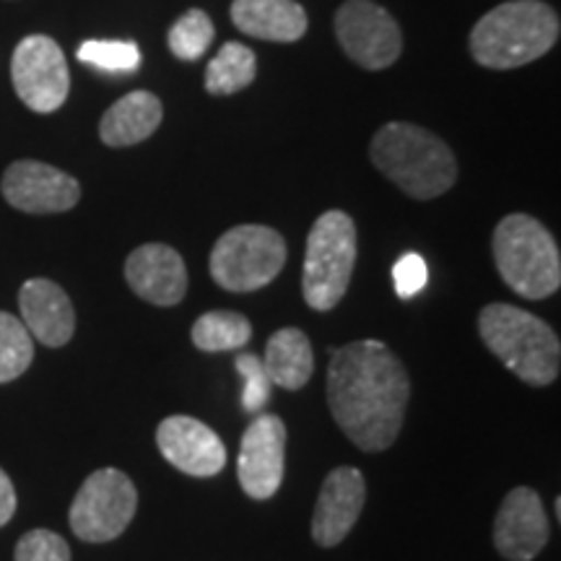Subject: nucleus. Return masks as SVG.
<instances>
[{
    "mask_svg": "<svg viewBox=\"0 0 561 561\" xmlns=\"http://www.w3.org/2000/svg\"><path fill=\"white\" fill-rule=\"evenodd\" d=\"M496 271L512 291L525 299H546L561 286V255L557 240L541 221L528 214H510L496 224Z\"/></svg>",
    "mask_w": 561,
    "mask_h": 561,
    "instance_id": "39448f33",
    "label": "nucleus"
},
{
    "mask_svg": "<svg viewBox=\"0 0 561 561\" xmlns=\"http://www.w3.org/2000/svg\"><path fill=\"white\" fill-rule=\"evenodd\" d=\"M191 339L193 346L203 351V354L240 351L252 339V325L242 312L210 310L195 320Z\"/></svg>",
    "mask_w": 561,
    "mask_h": 561,
    "instance_id": "412c9836",
    "label": "nucleus"
},
{
    "mask_svg": "<svg viewBox=\"0 0 561 561\" xmlns=\"http://www.w3.org/2000/svg\"><path fill=\"white\" fill-rule=\"evenodd\" d=\"M335 37L343 53L367 70L390 68L403 53L398 21L371 0H346L335 13Z\"/></svg>",
    "mask_w": 561,
    "mask_h": 561,
    "instance_id": "9d476101",
    "label": "nucleus"
},
{
    "mask_svg": "<svg viewBox=\"0 0 561 561\" xmlns=\"http://www.w3.org/2000/svg\"><path fill=\"white\" fill-rule=\"evenodd\" d=\"M11 81L19 100L32 112L50 115L60 110L70 91V70L60 45L47 34H30L11 58Z\"/></svg>",
    "mask_w": 561,
    "mask_h": 561,
    "instance_id": "1a4fd4ad",
    "label": "nucleus"
},
{
    "mask_svg": "<svg viewBox=\"0 0 561 561\" xmlns=\"http://www.w3.org/2000/svg\"><path fill=\"white\" fill-rule=\"evenodd\" d=\"M286 265V242L263 224H240L216 240L210 250V278L227 291L250 294L268 286Z\"/></svg>",
    "mask_w": 561,
    "mask_h": 561,
    "instance_id": "0eeeda50",
    "label": "nucleus"
},
{
    "mask_svg": "<svg viewBox=\"0 0 561 561\" xmlns=\"http://www.w3.org/2000/svg\"><path fill=\"white\" fill-rule=\"evenodd\" d=\"M369 157L385 178L416 201L439 198L458 180V161L450 146L413 123L382 125L371 138Z\"/></svg>",
    "mask_w": 561,
    "mask_h": 561,
    "instance_id": "f03ea898",
    "label": "nucleus"
},
{
    "mask_svg": "<svg viewBox=\"0 0 561 561\" xmlns=\"http://www.w3.org/2000/svg\"><path fill=\"white\" fill-rule=\"evenodd\" d=\"M356 265V224L343 210H325L307 237L301 294L318 312H331L346 297Z\"/></svg>",
    "mask_w": 561,
    "mask_h": 561,
    "instance_id": "423d86ee",
    "label": "nucleus"
},
{
    "mask_svg": "<svg viewBox=\"0 0 561 561\" xmlns=\"http://www.w3.org/2000/svg\"><path fill=\"white\" fill-rule=\"evenodd\" d=\"M286 424L276 413H257L242 434L237 479L250 500L265 502L280 489L286 466Z\"/></svg>",
    "mask_w": 561,
    "mask_h": 561,
    "instance_id": "9b49d317",
    "label": "nucleus"
},
{
    "mask_svg": "<svg viewBox=\"0 0 561 561\" xmlns=\"http://www.w3.org/2000/svg\"><path fill=\"white\" fill-rule=\"evenodd\" d=\"M125 280L136 297L157 307H174L187 294V268L170 244H140L125 261Z\"/></svg>",
    "mask_w": 561,
    "mask_h": 561,
    "instance_id": "dca6fc26",
    "label": "nucleus"
},
{
    "mask_svg": "<svg viewBox=\"0 0 561 561\" xmlns=\"http://www.w3.org/2000/svg\"><path fill=\"white\" fill-rule=\"evenodd\" d=\"M257 76V58L242 42H227L206 68V91L216 96L248 89Z\"/></svg>",
    "mask_w": 561,
    "mask_h": 561,
    "instance_id": "4be33fe9",
    "label": "nucleus"
},
{
    "mask_svg": "<svg viewBox=\"0 0 561 561\" xmlns=\"http://www.w3.org/2000/svg\"><path fill=\"white\" fill-rule=\"evenodd\" d=\"M559 39V16L541 0H510L476 21L468 47L483 68L512 70L543 58Z\"/></svg>",
    "mask_w": 561,
    "mask_h": 561,
    "instance_id": "7ed1b4c3",
    "label": "nucleus"
},
{
    "mask_svg": "<svg viewBox=\"0 0 561 561\" xmlns=\"http://www.w3.org/2000/svg\"><path fill=\"white\" fill-rule=\"evenodd\" d=\"M0 193L24 214H66L81 201L79 180L45 161L21 159L5 170Z\"/></svg>",
    "mask_w": 561,
    "mask_h": 561,
    "instance_id": "f8f14e48",
    "label": "nucleus"
},
{
    "mask_svg": "<svg viewBox=\"0 0 561 561\" xmlns=\"http://www.w3.org/2000/svg\"><path fill=\"white\" fill-rule=\"evenodd\" d=\"M13 515H16V489H13L9 473L0 468V528L9 525Z\"/></svg>",
    "mask_w": 561,
    "mask_h": 561,
    "instance_id": "c85d7f7f",
    "label": "nucleus"
},
{
    "mask_svg": "<svg viewBox=\"0 0 561 561\" xmlns=\"http://www.w3.org/2000/svg\"><path fill=\"white\" fill-rule=\"evenodd\" d=\"M13 561H70V546L58 533L37 528L19 538Z\"/></svg>",
    "mask_w": 561,
    "mask_h": 561,
    "instance_id": "a878e982",
    "label": "nucleus"
},
{
    "mask_svg": "<svg viewBox=\"0 0 561 561\" xmlns=\"http://www.w3.org/2000/svg\"><path fill=\"white\" fill-rule=\"evenodd\" d=\"M157 447L164 460L193 479H210L227 466V447L203 421L174 413L157 426Z\"/></svg>",
    "mask_w": 561,
    "mask_h": 561,
    "instance_id": "ddd939ff",
    "label": "nucleus"
},
{
    "mask_svg": "<svg viewBox=\"0 0 561 561\" xmlns=\"http://www.w3.org/2000/svg\"><path fill=\"white\" fill-rule=\"evenodd\" d=\"M331 354L325 392L335 424L359 450L385 453L403 430L409 371L382 341H354Z\"/></svg>",
    "mask_w": 561,
    "mask_h": 561,
    "instance_id": "f257e3e1",
    "label": "nucleus"
},
{
    "mask_svg": "<svg viewBox=\"0 0 561 561\" xmlns=\"http://www.w3.org/2000/svg\"><path fill=\"white\" fill-rule=\"evenodd\" d=\"M392 280H396V291L401 299H411L430 284V268L426 261L416 252H405V255L392 265Z\"/></svg>",
    "mask_w": 561,
    "mask_h": 561,
    "instance_id": "cd10ccee",
    "label": "nucleus"
},
{
    "mask_svg": "<svg viewBox=\"0 0 561 561\" xmlns=\"http://www.w3.org/2000/svg\"><path fill=\"white\" fill-rule=\"evenodd\" d=\"M214 37H216V30L208 13L201 9H191L174 21L167 42H170V50L174 58L193 62L206 55Z\"/></svg>",
    "mask_w": 561,
    "mask_h": 561,
    "instance_id": "b1692460",
    "label": "nucleus"
},
{
    "mask_svg": "<svg viewBox=\"0 0 561 561\" xmlns=\"http://www.w3.org/2000/svg\"><path fill=\"white\" fill-rule=\"evenodd\" d=\"M479 333L491 354L530 388L557 382L561 343L551 325L520 307L494 301L479 314Z\"/></svg>",
    "mask_w": 561,
    "mask_h": 561,
    "instance_id": "20e7f679",
    "label": "nucleus"
},
{
    "mask_svg": "<svg viewBox=\"0 0 561 561\" xmlns=\"http://www.w3.org/2000/svg\"><path fill=\"white\" fill-rule=\"evenodd\" d=\"M21 322L42 346L60 348L73 339L76 312L68 294L50 278H30L19 289Z\"/></svg>",
    "mask_w": 561,
    "mask_h": 561,
    "instance_id": "f3484780",
    "label": "nucleus"
},
{
    "mask_svg": "<svg viewBox=\"0 0 561 561\" xmlns=\"http://www.w3.org/2000/svg\"><path fill=\"white\" fill-rule=\"evenodd\" d=\"M79 60L107 76H128L140 68V50L133 42L89 39L79 47Z\"/></svg>",
    "mask_w": 561,
    "mask_h": 561,
    "instance_id": "393cba45",
    "label": "nucleus"
},
{
    "mask_svg": "<svg viewBox=\"0 0 561 561\" xmlns=\"http://www.w3.org/2000/svg\"><path fill=\"white\" fill-rule=\"evenodd\" d=\"M231 21L248 37L297 42L307 32V11L297 0H234Z\"/></svg>",
    "mask_w": 561,
    "mask_h": 561,
    "instance_id": "a211bd4d",
    "label": "nucleus"
},
{
    "mask_svg": "<svg viewBox=\"0 0 561 561\" xmlns=\"http://www.w3.org/2000/svg\"><path fill=\"white\" fill-rule=\"evenodd\" d=\"M138 510V491L128 473L102 468L81 483L70 504V530L87 543H107L121 538Z\"/></svg>",
    "mask_w": 561,
    "mask_h": 561,
    "instance_id": "6e6552de",
    "label": "nucleus"
},
{
    "mask_svg": "<svg viewBox=\"0 0 561 561\" xmlns=\"http://www.w3.org/2000/svg\"><path fill=\"white\" fill-rule=\"evenodd\" d=\"M237 371L242 375V409L248 413H261L271 398V380L265 375V367L261 356L255 354H240L234 362Z\"/></svg>",
    "mask_w": 561,
    "mask_h": 561,
    "instance_id": "bb28decb",
    "label": "nucleus"
},
{
    "mask_svg": "<svg viewBox=\"0 0 561 561\" xmlns=\"http://www.w3.org/2000/svg\"><path fill=\"white\" fill-rule=\"evenodd\" d=\"M265 375L271 385L284 390H301L314 375L312 343L299 328H280L265 343Z\"/></svg>",
    "mask_w": 561,
    "mask_h": 561,
    "instance_id": "aec40b11",
    "label": "nucleus"
},
{
    "mask_svg": "<svg viewBox=\"0 0 561 561\" xmlns=\"http://www.w3.org/2000/svg\"><path fill=\"white\" fill-rule=\"evenodd\" d=\"M34 362L30 331L16 314L0 312V385L19 380Z\"/></svg>",
    "mask_w": 561,
    "mask_h": 561,
    "instance_id": "5701e85b",
    "label": "nucleus"
},
{
    "mask_svg": "<svg viewBox=\"0 0 561 561\" xmlns=\"http://www.w3.org/2000/svg\"><path fill=\"white\" fill-rule=\"evenodd\" d=\"M551 536L549 515L536 489L517 486L504 496L494 520V546L507 561H533Z\"/></svg>",
    "mask_w": 561,
    "mask_h": 561,
    "instance_id": "4468645a",
    "label": "nucleus"
},
{
    "mask_svg": "<svg viewBox=\"0 0 561 561\" xmlns=\"http://www.w3.org/2000/svg\"><path fill=\"white\" fill-rule=\"evenodd\" d=\"M364 502H367V481L362 471L351 466L333 468L322 481L312 515V541L322 549H333L346 541L359 520Z\"/></svg>",
    "mask_w": 561,
    "mask_h": 561,
    "instance_id": "2eb2a0df",
    "label": "nucleus"
},
{
    "mask_svg": "<svg viewBox=\"0 0 561 561\" xmlns=\"http://www.w3.org/2000/svg\"><path fill=\"white\" fill-rule=\"evenodd\" d=\"M164 117L159 96L151 91H130L104 112L100 123V138L112 149L136 146L157 133Z\"/></svg>",
    "mask_w": 561,
    "mask_h": 561,
    "instance_id": "6ab92c4d",
    "label": "nucleus"
}]
</instances>
